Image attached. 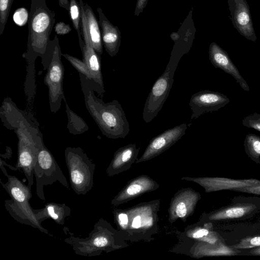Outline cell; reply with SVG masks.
I'll return each instance as SVG.
<instances>
[{
    "label": "cell",
    "instance_id": "6da1fadb",
    "mask_svg": "<svg viewBox=\"0 0 260 260\" xmlns=\"http://www.w3.org/2000/svg\"><path fill=\"white\" fill-rule=\"evenodd\" d=\"M4 126L13 130L18 138V159L16 168L21 170L32 186L34 168L39 148L43 143V135L39 123L30 114L19 109L14 103L5 105L0 111Z\"/></svg>",
    "mask_w": 260,
    "mask_h": 260
},
{
    "label": "cell",
    "instance_id": "7a4b0ae2",
    "mask_svg": "<svg viewBox=\"0 0 260 260\" xmlns=\"http://www.w3.org/2000/svg\"><path fill=\"white\" fill-rule=\"evenodd\" d=\"M55 13L47 6L46 0H31L28 19L27 48L22 56L27 63L24 92L30 103L36 94L35 61L45 55L50 36L54 27Z\"/></svg>",
    "mask_w": 260,
    "mask_h": 260
},
{
    "label": "cell",
    "instance_id": "3957f363",
    "mask_svg": "<svg viewBox=\"0 0 260 260\" xmlns=\"http://www.w3.org/2000/svg\"><path fill=\"white\" fill-rule=\"evenodd\" d=\"M79 77L86 108L103 135L110 139L124 138L129 124L120 104L117 100L105 103L94 94L95 84L81 74Z\"/></svg>",
    "mask_w": 260,
    "mask_h": 260
},
{
    "label": "cell",
    "instance_id": "277c9868",
    "mask_svg": "<svg viewBox=\"0 0 260 260\" xmlns=\"http://www.w3.org/2000/svg\"><path fill=\"white\" fill-rule=\"evenodd\" d=\"M1 169L7 177L5 183L1 180V184L11 198L5 201V207L7 211L17 222L38 229L51 236L49 231L42 226L35 210L30 206L31 186L26 185L14 176L8 175L3 165H1Z\"/></svg>",
    "mask_w": 260,
    "mask_h": 260
},
{
    "label": "cell",
    "instance_id": "5b68a950",
    "mask_svg": "<svg viewBox=\"0 0 260 260\" xmlns=\"http://www.w3.org/2000/svg\"><path fill=\"white\" fill-rule=\"evenodd\" d=\"M64 157L71 188L78 195H85L93 186L95 164L80 147H67Z\"/></svg>",
    "mask_w": 260,
    "mask_h": 260
},
{
    "label": "cell",
    "instance_id": "8992f818",
    "mask_svg": "<svg viewBox=\"0 0 260 260\" xmlns=\"http://www.w3.org/2000/svg\"><path fill=\"white\" fill-rule=\"evenodd\" d=\"M181 55L171 56L164 72L156 80L149 93L143 111V118L146 123L150 122L157 116L168 98Z\"/></svg>",
    "mask_w": 260,
    "mask_h": 260
},
{
    "label": "cell",
    "instance_id": "52a82bcc",
    "mask_svg": "<svg viewBox=\"0 0 260 260\" xmlns=\"http://www.w3.org/2000/svg\"><path fill=\"white\" fill-rule=\"evenodd\" d=\"M50 42L52 57L44 81L48 88L50 111L55 113L60 109L62 101L67 102L63 90L64 68L61 59L62 52L57 36L50 40Z\"/></svg>",
    "mask_w": 260,
    "mask_h": 260
},
{
    "label": "cell",
    "instance_id": "ba28073f",
    "mask_svg": "<svg viewBox=\"0 0 260 260\" xmlns=\"http://www.w3.org/2000/svg\"><path fill=\"white\" fill-rule=\"evenodd\" d=\"M36 181V193L42 200H45L44 186L58 181L64 187L69 188L68 181L54 156L44 142L40 146L34 168Z\"/></svg>",
    "mask_w": 260,
    "mask_h": 260
},
{
    "label": "cell",
    "instance_id": "9c48e42d",
    "mask_svg": "<svg viewBox=\"0 0 260 260\" xmlns=\"http://www.w3.org/2000/svg\"><path fill=\"white\" fill-rule=\"evenodd\" d=\"M109 232L106 222L101 218L94 224L88 237H75L68 231L69 236L64 241L72 246L77 254L88 257L97 256L112 245Z\"/></svg>",
    "mask_w": 260,
    "mask_h": 260
},
{
    "label": "cell",
    "instance_id": "30bf717a",
    "mask_svg": "<svg viewBox=\"0 0 260 260\" xmlns=\"http://www.w3.org/2000/svg\"><path fill=\"white\" fill-rule=\"evenodd\" d=\"M79 4L81 11V30L84 42L80 46L83 56L82 60L90 72L91 76L90 80L96 86V92L99 95L103 96L105 90L102 73L101 56L94 50L90 41L84 9V4L82 0H79Z\"/></svg>",
    "mask_w": 260,
    "mask_h": 260
},
{
    "label": "cell",
    "instance_id": "8fae6325",
    "mask_svg": "<svg viewBox=\"0 0 260 260\" xmlns=\"http://www.w3.org/2000/svg\"><path fill=\"white\" fill-rule=\"evenodd\" d=\"M230 102L224 94L217 91L204 90L193 94L189 106L192 110L191 120L198 118L208 112L216 111L223 108Z\"/></svg>",
    "mask_w": 260,
    "mask_h": 260
},
{
    "label": "cell",
    "instance_id": "7c38bea8",
    "mask_svg": "<svg viewBox=\"0 0 260 260\" xmlns=\"http://www.w3.org/2000/svg\"><path fill=\"white\" fill-rule=\"evenodd\" d=\"M232 22L246 39L255 42L256 36L249 6L246 0H228Z\"/></svg>",
    "mask_w": 260,
    "mask_h": 260
},
{
    "label": "cell",
    "instance_id": "4fadbf2b",
    "mask_svg": "<svg viewBox=\"0 0 260 260\" xmlns=\"http://www.w3.org/2000/svg\"><path fill=\"white\" fill-rule=\"evenodd\" d=\"M209 57L211 63L216 68L220 69L232 75L244 90L249 91V87L246 81L242 77L227 52L215 42L211 43L209 46Z\"/></svg>",
    "mask_w": 260,
    "mask_h": 260
},
{
    "label": "cell",
    "instance_id": "5bb4252c",
    "mask_svg": "<svg viewBox=\"0 0 260 260\" xmlns=\"http://www.w3.org/2000/svg\"><path fill=\"white\" fill-rule=\"evenodd\" d=\"M99 15L103 45L111 57L116 56L121 44V33L117 26L111 23L105 15L102 9H96Z\"/></svg>",
    "mask_w": 260,
    "mask_h": 260
},
{
    "label": "cell",
    "instance_id": "9a60e30c",
    "mask_svg": "<svg viewBox=\"0 0 260 260\" xmlns=\"http://www.w3.org/2000/svg\"><path fill=\"white\" fill-rule=\"evenodd\" d=\"M187 125L184 123L169 128L151 140L145 155H152L161 152L178 141L185 134Z\"/></svg>",
    "mask_w": 260,
    "mask_h": 260
},
{
    "label": "cell",
    "instance_id": "2e32d148",
    "mask_svg": "<svg viewBox=\"0 0 260 260\" xmlns=\"http://www.w3.org/2000/svg\"><path fill=\"white\" fill-rule=\"evenodd\" d=\"M205 183L208 189L210 191L233 190L235 189L259 185L260 180L253 178L235 179L217 177L208 178L206 180Z\"/></svg>",
    "mask_w": 260,
    "mask_h": 260
},
{
    "label": "cell",
    "instance_id": "e0dca14e",
    "mask_svg": "<svg viewBox=\"0 0 260 260\" xmlns=\"http://www.w3.org/2000/svg\"><path fill=\"white\" fill-rule=\"evenodd\" d=\"M38 220L42 222L48 218L56 223L63 225L65 219L71 214V209L64 203H48L43 208L35 210Z\"/></svg>",
    "mask_w": 260,
    "mask_h": 260
},
{
    "label": "cell",
    "instance_id": "ac0fdd59",
    "mask_svg": "<svg viewBox=\"0 0 260 260\" xmlns=\"http://www.w3.org/2000/svg\"><path fill=\"white\" fill-rule=\"evenodd\" d=\"M85 14L87 20L89 37L91 45L100 55L103 53V43L101 29L99 21L91 7L87 4L84 5Z\"/></svg>",
    "mask_w": 260,
    "mask_h": 260
},
{
    "label": "cell",
    "instance_id": "d6986e66",
    "mask_svg": "<svg viewBox=\"0 0 260 260\" xmlns=\"http://www.w3.org/2000/svg\"><path fill=\"white\" fill-rule=\"evenodd\" d=\"M252 204H238L222 208L211 216L214 220H229L238 219L252 213L256 209Z\"/></svg>",
    "mask_w": 260,
    "mask_h": 260
},
{
    "label": "cell",
    "instance_id": "ffe728a7",
    "mask_svg": "<svg viewBox=\"0 0 260 260\" xmlns=\"http://www.w3.org/2000/svg\"><path fill=\"white\" fill-rule=\"evenodd\" d=\"M66 112L68 117L67 128L70 134L80 135L87 131L89 126L82 117L73 111L66 103Z\"/></svg>",
    "mask_w": 260,
    "mask_h": 260
},
{
    "label": "cell",
    "instance_id": "44dd1931",
    "mask_svg": "<svg viewBox=\"0 0 260 260\" xmlns=\"http://www.w3.org/2000/svg\"><path fill=\"white\" fill-rule=\"evenodd\" d=\"M245 151L249 157L256 163L260 162V137L248 134L244 140Z\"/></svg>",
    "mask_w": 260,
    "mask_h": 260
},
{
    "label": "cell",
    "instance_id": "7402d4cb",
    "mask_svg": "<svg viewBox=\"0 0 260 260\" xmlns=\"http://www.w3.org/2000/svg\"><path fill=\"white\" fill-rule=\"evenodd\" d=\"M69 15L73 26L77 32L79 46L84 44L81 30V11L79 4L76 0H69Z\"/></svg>",
    "mask_w": 260,
    "mask_h": 260
},
{
    "label": "cell",
    "instance_id": "603a6c76",
    "mask_svg": "<svg viewBox=\"0 0 260 260\" xmlns=\"http://www.w3.org/2000/svg\"><path fill=\"white\" fill-rule=\"evenodd\" d=\"M135 146V145H129L118 150L107 172L110 174L118 165L129 160L137 151Z\"/></svg>",
    "mask_w": 260,
    "mask_h": 260
},
{
    "label": "cell",
    "instance_id": "cb8c5ba5",
    "mask_svg": "<svg viewBox=\"0 0 260 260\" xmlns=\"http://www.w3.org/2000/svg\"><path fill=\"white\" fill-rule=\"evenodd\" d=\"M14 0H0V35L4 32Z\"/></svg>",
    "mask_w": 260,
    "mask_h": 260
},
{
    "label": "cell",
    "instance_id": "d4e9b609",
    "mask_svg": "<svg viewBox=\"0 0 260 260\" xmlns=\"http://www.w3.org/2000/svg\"><path fill=\"white\" fill-rule=\"evenodd\" d=\"M62 56L66 58L77 70L79 74L84 75L88 79L91 80V76L87 67L82 60L68 54L62 53Z\"/></svg>",
    "mask_w": 260,
    "mask_h": 260
},
{
    "label": "cell",
    "instance_id": "484cf974",
    "mask_svg": "<svg viewBox=\"0 0 260 260\" xmlns=\"http://www.w3.org/2000/svg\"><path fill=\"white\" fill-rule=\"evenodd\" d=\"M231 246L238 250L260 246V236L247 237L242 239L239 243Z\"/></svg>",
    "mask_w": 260,
    "mask_h": 260
},
{
    "label": "cell",
    "instance_id": "4316f807",
    "mask_svg": "<svg viewBox=\"0 0 260 260\" xmlns=\"http://www.w3.org/2000/svg\"><path fill=\"white\" fill-rule=\"evenodd\" d=\"M244 126L260 132V114L255 112L245 117L242 120Z\"/></svg>",
    "mask_w": 260,
    "mask_h": 260
},
{
    "label": "cell",
    "instance_id": "83f0119b",
    "mask_svg": "<svg viewBox=\"0 0 260 260\" xmlns=\"http://www.w3.org/2000/svg\"><path fill=\"white\" fill-rule=\"evenodd\" d=\"M28 15L26 10L24 8H21L15 11L13 19L17 25L22 26L25 25L28 20Z\"/></svg>",
    "mask_w": 260,
    "mask_h": 260
},
{
    "label": "cell",
    "instance_id": "f1b7e54d",
    "mask_svg": "<svg viewBox=\"0 0 260 260\" xmlns=\"http://www.w3.org/2000/svg\"><path fill=\"white\" fill-rule=\"evenodd\" d=\"M54 30L58 35H64L69 34L72 30V28L69 24L59 22L55 25Z\"/></svg>",
    "mask_w": 260,
    "mask_h": 260
},
{
    "label": "cell",
    "instance_id": "f546056e",
    "mask_svg": "<svg viewBox=\"0 0 260 260\" xmlns=\"http://www.w3.org/2000/svg\"><path fill=\"white\" fill-rule=\"evenodd\" d=\"M233 191L260 195V184L239 189H233Z\"/></svg>",
    "mask_w": 260,
    "mask_h": 260
},
{
    "label": "cell",
    "instance_id": "4dcf8cb0",
    "mask_svg": "<svg viewBox=\"0 0 260 260\" xmlns=\"http://www.w3.org/2000/svg\"><path fill=\"white\" fill-rule=\"evenodd\" d=\"M148 0H137L135 11V16H138L145 8Z\"/></svg>",
    "mask_w": 260,
    "mask_h": 260
},
{
    "label": "cell",
    "instance_id": "1f68e13d",
    "mask_svg": "<svg viewBox=\"0 0 260 260\" xmlns=\"http://www.w3.org/2000/svg\"><path fill=\"white\" fill-rule=\"evenodd\" d=\"M187 209L185 204L181 202L179 203L176 207V213L177 215L180 217H183L186 214Z\"/></svg>",
    "mask_w": 260,
    "mask_h": 260
},
{
    "label": "cell",
    "instance_id": "d6a6232c",
    "mask_svg": "<svg viewBox=\"0 0 260 260\" xmlns=\"http://www.w3.org/2000/svg\"><path fill=\"white\" fill-rule=\"evenodd\" d=\"M141 189V186L138 184H133L127 189V193L129 195H134L139 192Z\"/></svg>",
    "mask_w": 260,
    "mask_h": 260
},
{
    "label": "cell",
    "instance_id": "836d02e7",
    "mask_svg": "<svg viewBox=\"0 0 260 260\" xmlns=\"http://www.w3.org/2000/svg\"><path fill=\"white\" fill-rule=\"evenodd\" d=\"M209 231L205 229H200L196 232L193 234V237L194 238H199L204 236H206L209 234Z\"/></svg>",
    "mask_w": 260,
    "mask_h": 260
},
{
    "label": "cell",
    "instance_id": "e575fe53",
    "mask_svg": "<svg viewBox=\"0 0 260 260\" xmlns=\"http://www.w3.org/2000/svg\"><path fill=\"white\" fill-rule=\"evenodd\" d=\"M119 222L122 227H125L128 222L127 216L124 213H120L118 215Z\"/></svg>",
    "mask_w": 260,
    "mask_h": 260
},
{
    "label": "cell",
    "instance_id": "d590c367",
    "mask_svg": "<svg viewBox=\"0 0 260 260\" xmlns=\"http://www.w3.org/2000/svg\"><path fill=\"white\" fill-rule=\"evenodd\" d=\"M58 4L60 7L69 11L70 3L69 0H58Z\"/></svg>",
    "mask_w": 260,
    "mask_h": 260
},
{
    "label": "cell",
    "instance_id": "8d00e7d4",
    "mask_svg": "<svg viewBox=\"0 0 260 260\" xmlns=\"http://www.w3.org/2000/svg\"><path fill=\"white\" fill-rule=\"evenodd\" d=\"M141 226V217L137 216L134 218L132 222V226L134 228H139Z\"/></svg>",
    "mask_w": 260,
    "mask_h": 260
},
{
    "label": "cell",
    "instance_id": "74e56055",
    "mask_svg": "<svg viewBox=\"0 0 260 260\" xmlns=\"http://www.w3.org/2000/svg\"><path fill=\"white\" fill-rule=\"evenodd\" d=\"M249 252L252 255H260V246L251 248Z\"/></svg>",
    "mask_w": 260,
    "mask_h": 260
},
{
    "label": "cell",
    "instance_id": "f35d334b",
    "mask_svg": "<svg viewBox=\"0 0 260 260\" xmlns=\"http://www.w3.org/2000/svg\"><path fill=\"white\" fill-rule=\"evenodd\" d=\"M171 38L175 42L179 38V35L177 33L174 32L171 35Z\"/></svg>",
    "mask_w": 260,
    "mask_h": 260
}]
</instances>
